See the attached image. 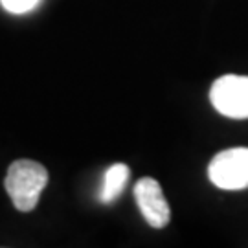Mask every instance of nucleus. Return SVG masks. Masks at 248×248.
Masks as SVG:
<instances>
[{
	"label": "nucleus",
	"mask_w": 248,
	"mask_h": 248,
	"mask_svg": "<svg viewBox=\"0 0 248 248\" xmlns=\"http://www.w3.org/2000/svg\"><path fill=\"white\" fill-rule=\"evenodd\" d=\"M210 99L217 112L232 120L248 118V78L228 74L212 85Z\"/></svg>",
	"instance_id": "obj_3"
},
{
	"label": "nucleus",
	"mask_w": 248,
	"mask_h": 248,
	"mask_svg": "<svg viewBox=\"0 0 248 248\" xmlns=\"http://www.w3.org/2000/svg\"><path fill=\"white\" fill-rule=\"evenodd\" d=\"M134 199L143 219L153 228H164L171 219V210L160 184L151 177H143L134 186Z\"/></svg>",
	"instance_id": "obj_4"
},
{
	"label": "nucleus",
	"mask_w": 248,
	"mask_h": 248,
	"mask_svg": "<svg viewBox=\"0 0 248 248\" xmlns=\"http://www.w3.org/2000/svg\"><path fill=\"white\" fill-rule=\"evenodd\" d=\"M48 184V171L35 160H15L8 168L4 186L18 212H31Z\"/></svg>",
	"instance_id": "obj_1"
},
{
	"label": "nucleus",
	"mask_w": 248,
	"mask_h": 248,
	"mask_svg": "<svg viewBox=\"0 0 248 248\" xmlns=\"http://www.w3.org/2000/svg\"><path fill=\"white\" fill-rule=\"evenodd\" d=\"M131 177V171L125 164H114L107 169L105 177H103V187L99 191V201L101 202H112L122 195L127 182Z\"/></svg>",
	"instance_id": "obj_5"
},
{
	"label": "nucleus",
	"mask_w": 248,
	"mask_h": 248,
	"mask_svg": "<svg viewBox=\"0 0 248 248\" xmlns=\"http://www.w3.org/2000/svg\"><path fill=\"white\" fill-rule=\"evenodd\" d=\"M39 2L41 0H0L4 9H8L9 13H18V15L35 9L39 6Z\"/></svg>",
	"instance_id": "obj_6"
},
{
	"label": "nucleus",
	"mask_w": 248,
	"mask_h": 248,
	"mask_svg": "<svg viewBox=\"0 0 248 248\" xmlns=\"http://www.w3.org/2000/svg\"><path fill=\"white\" fill-rule=\"evenodd\" d=\"M208 177L221 189L248 187V147H232L217 153L208 166Z\"/></svg>",
	"instance_id": "obj_2"
}]
</instances>
